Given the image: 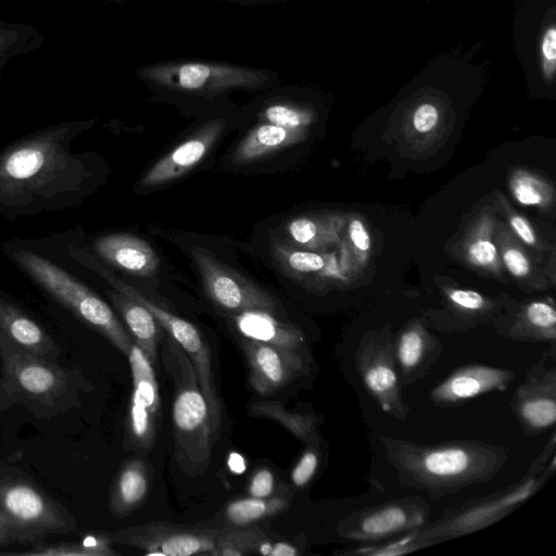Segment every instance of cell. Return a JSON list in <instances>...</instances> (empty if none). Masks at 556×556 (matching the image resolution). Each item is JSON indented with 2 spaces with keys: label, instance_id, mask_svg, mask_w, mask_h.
Instances as JSON below:
<instances>
[{
  "label": "cell",
  "instance_id": "cell-32",
  "mask_svg": "<svg viewBox=\"0 0 556 556\" xmlns=\"http://www.w3.org/2000/svg\"><path fill=\"white\" fill-rule=\"evenodd\" d=\"M424 547L425 546L422 544L415 541L410 531L401 534L399 539L377 544H367L354 548L353 551L345 552L344 554L361 556H396L408 554Z\"/></svg>",
  "mask_w": 556,
  "mask_h": 556
},
{
  "label": "cell",
  "instance_id": "cell-34",
  "mask_svg": "<svg viewBox=\"0 0 556 556\" xmlns=\"http://www.w3.org/2000/svg\"><path fill=\"white\" fill-rule=\"evenodd\" d=\"M320 464V441L306 444V448L294 465L290 478L296 488L307 485L316 475Z\"/></svg>",
  "mask_w": 556,
  "mask_h": 556
},
{
  "label": "cell",
  "instance_id": "cell-38",
  "mask_svg": "<svg viewBox=\"0 0 556 556\" xmlns=\"http://www.w3.org/2000/svg\"><path fill=\"white\" fill-rule=\"evenodd\" d=\"M503 260L507 269L515 277L525 278L531 274L529 258L516 244H507L503 248Z\"/></svg>",
  "mask_w": 556,
  "mask_h": 556
},
{
  "label": "cell",
  "instance_id": "cell-25",
  "mask_svg": "<svg viewBox=\"0 0 556 556\" xmlns=\"http://www.w3.org/2000/svg\"><path fill=\"white\" fill-rule=\"evenodd\" d=\"M339 220L332 215H301L286 225L291 242L305 250H320L337 237Z\"/></svg>",
  "mask_w": 556,
  "mask_h": 556
},
{
  "label": "cell",
  "instance_id": "cell-47",
  "mask_svg": "<svg viewBox=\"0 0 556 556\" xmlns=\"http://www.w3.org/2000/svg\"><path fill=\"white\" fill-rule=\"evenodd\" d=\"M257 552L268 556H296L300 554L294 545L286 542H277L274 544L261 543Z\"/></svg>",
  "mask_w": 556,
  "mask_h": 556
},
{
  "label": "cell",
  "instance_id": "cell-45",
  "mask_svg": "<svg viewBox=\"0 0 556 556\" xmlns=\"http://www.w3.org/2000/svg\"><path fill=\"white\" fill-rule=\"evenodd\" d=\"M542 54L545 61V71L553 73L556 61V29L551 27L546 30L542 40Z\"/></svg>",
  "mask_w": 556,
  "mask_h": 556
},
{
  "label": "cell",
  "instance_id": "cell-37",
  "mask_svg": "<svg viewBox=\"0 0 556 556\" xmlns=\"http://www.w3.org/2000/svg\"><path fill=\"white\" fill-rule=\"evenodd\" d=\"M467 256L473 265L483 268H495L498 265V253L493 241L486 236H476L467 245Z\"/></svg>",
  "mask_w": 556,
  "mask_h": 556
},
{
  "label": "cell",
  "instance_id": "cell-8",
  "mask_svg": "<svg viewBox=\"0 0 556 556\" xmlns=\"http://www.w3.org/2000/svg\"><path fill=\"white\" fill-rule=\"evenodd\" d=\"M0 511L34 545L50 534L77 530L72 513L18 467L0 463Z\"/></svg>",
  "mask_w": 556,
  "mask_h": 556
},
{
  "label": "cell",
  "instance_id": "cell-11",
  "mask_svg": "<svg viewBox=\"0 0 556 556\" xmlns=\"http://www.w3.org/2000/svg\"><path fill=\"white\" fill-rule=\"evenodd\" d=\"M429 516L430 507L422 498L406 496L355 511L342 520L338 530L345 540L378 542L421 529Z\"/></svg>",
  "mask_w": 556,
  "mask_h": 556
},
{
  "label": "cell",
  "instance_id": "cell-36",
  "mask_svg": "<svg viewBox=\"0 0 556 556\" xmlns=\"http://www.w3.org/2000/svg\"><path fill=\"white\" fill-rule=\"evenodd\" d=\"M265 118L269 124L292 129L303 128L311 122V116L307 112L283 104H275L267 108Z\"/></svg>",
  "mask_w": 556,
  "mask_h": 556
},
{
  "label": "cell",
  "instance_id": "cell-5",
  "mask_svg": "<svg viewBox=\"0 0 556 556\" xmlns=\"http://www.w3.org/2000/svg\"><path fill=\"white\" fill-rule=\"evenodd\" d=\"M556 435L552 432L541 453L522 478L492 494L447 509L435 522L412 531L425 547L482 530L513 513L534 495L556 470Z\"/></svg>",
  "mask_w": 556,
  "mask_h": 556
},
{
  "label": "cell",
  "instance_id": "cell-30",
  "mask_svg": "<svg viewBox=\"0 0 556 556\" xmlns=\"http://www.w3.org/2000/svg\"><path fill=\"white\" fill-rule=\"evenodd\" d=\"M288 501L282 497H245L230 502L225 516L229 523L238 527L247 526L282 511Z\"/></svg>",
  "mask_w": 556,
  "mask_h": 556
},
{
  "label": "cell",
  "instance_id": "cell-20",
  "mask_svg": "<svg viewBox=\"0 0 556 556\" xmlns=\"http://www.w3.org/2000/svg\"><path fill=\"white\" fill-rule=\"evenodd\" d=\"M242 338L265 342L308 355L305 336L295 325L279 320L274 314L249 311L230 315Z\"/></svg>",
  "mask_w": 556,
  "mask_h": 556
},
{
  "label": "cell",
  "instance_id": "cell-27",
  "mask_svg": "<svg viewBox=\"0 0 556 556\" xmlns=\"http://www.w3.org/2000/svg\"><path fill=\"white\" fill-rule=\"evenodd\" d=\"M110 535H87L78 541L47 543L43 541L31 545L26 551H1L0 555L21 556H113L117 553L112 548Z\"/></svg>",
  "mask_w": 556,
  "mask_h": 556
},
{
  "label": "cell",
  "instance_id": "cell-7",
  "mask_svg": "<svg viewBox=\"0 0 556 556\" xmlns=\"http://www.w3.org/2000/svg\"><path fill=\"white\" fill-rule=\"evenodd\" d=\"M68 255L74 261L104 279L113 290L146 306L166 333L186 352L197 371L200 388L211 413L214 434L216 439H218L220 433V407L214 386L211 354L205 340L197 327L181 317L162 308L144 294L140 293L136 288L115 276L91 251L71 245L68 248Z\"/></svg>",
  "mask_w": 556,
  "mask_h": 556
},
{
  "label": "cell",
  "instance_id": "cell-16",
  "mask_svg": "<svg viewBox=\"0 0 556 556\" xmlns=\"http://www.w3.org/2000/svg\"><path fill=\"white\" fill-rule=\"evenodd\" d=\"M217 533L172 529L149 525L116 531L110 535L112 542L132 545L147 555L189 556L195 554L214 555Z\"/></svg>",
  "mask_w": 556,
  "mask_h": 556
},
{
  "label": "cell",
  "instance_id": "cell-40",
  "mask_svg": "<svg viewBox=\"0 0 556 556\" xmlns=\"http://www.w3.org/2000/svg\"><path fill=\"white\" fill-rule=\"evenodd\" d=\"M210 75L211 71L204 64H186L179 71V84L186 89H198L204 86Z\"/></svg>",
  "mask_w": 556,
  "mask_h": 556
},
{
  "label": "cell",
  "instance_id": "cell-33",
  "mask_svg": "<svg viewBox=\"0 0 556 556\" xmlns=\"http://www.w3.org/2000/svg\"><path fill=\"white\" fill-rule=\"evenodd\" d=\"M260 544L258 535L253 531L225 533L218 536L214 555L242 556L257 552Z\"/></svg>",
  "mask_w": 556,
  "mask_h": 556
},
{
  "label": "cell",
  "instance_id": "cell-31",
  "mask_svg": "<svg viewBox=\"0 0 556 556\" xmlns=\"http://www.w3.org/2000/svg\"><path fill=\"white\" fill-rule=\"evenodd\" d=\"M39 38L28 25L0 22V64L36 48Z\"/></svg>",
  "mask_w": 556,
  "mask_h": 556
},
{
  "label": "cell",
  "instance_id": "cell-22",
  "mask_svg": "<svg viewBox=\"0 0 556 556\" xmlns=\"http://www.w3.org/2000/svg\"><path fill=\"white\" fill-rule=\"evenodd\" d=\"M109 296L127 326L134 343L144 353L154 366L157 359V343L161 325L152 313L137 301L117 292L108 291Z\"/></svg>",
  "mask_w": 556,
  "mask_h": 556
},
{
  "label": "cell",
  "instance_id": "cell-46",
  "mask_svg": "<svg viewBox=\"0 0 556 556\" xmlns=\"http://www.w3.org/2000/svg\"><path fill=\"white\" fill-rule=\"evenodd\" d=\"M349 235L357 250L367 252L370 249L369 233L359 219L355 218L351 220L349 225Z\"/></svg>",
  "mask_w": 556,
  "mask_h": 556
},
{
  "label": "cell",
  "instance_id": "cell-39",
  "mask_svg": "<svg viewBox=\"0 0 556 556\" xmlns=\"http://www.w3.org/2000/svg\"><path fill=\"white\" fill-rule=\"evenodd\" d=\"M274 492V473L267 468H262L255 471L248 485L249 496L257 498H267L273 496Z\"/></svg>",
  "mask_w": 556,
  "mask_h": 556
},
{
  "label": "cell",
  "instance_id": "cell-43",
  "mask_svg": "<svg viewBox=\"0 0 556 556\" xmlns=\"http://www.w3.org/2000/svg\"><path fill=\"white\" fill-rule=\"evenodd\" d=\"M438 117L437 108L432 104L425 103L415 111L413 124L417 131L427 132L437 125Z\"/></svg>",
  "mask_w": 556,
  "mask_h": 556
},
{
  "label": "cell",
  "instance_id": "cell-3",
  "mask_svg": "<svg viewBox=\"0 0 556 556\" xmlns=\"http://www.w3.org/2000/svg\"><path fill=\"white\" fill-rule=\"evenodd\" d=\"M0 412L22 406L52 419L80 406L88 382L78 369L60 366L14 343L0 330Z\"/></svg>",
  "mask_w": 556,
  "mask_h": 556
},
{
  "label": "cell",
  "instance_id": "cell-15",
  "mask_svg": "<svg viewBox=\"0 0 556 556\" xmlns=\"http://www.w3.org/2000/svg\"><path fill=\"white\" fill-rule=\"evenodd\" d=\"M515 377V371L506 368L467 364L456 367L433 387L429 397L437 407H456L477 396L505 391Z\"/></svg>",
  "mask_w": 556,
  "mask_h": 556
},
{
  "label": "cell",
  "instance_id": "cell-1",
  "mask_svg": "<svg viewBox=\"0 0 556 556\" xmlns=\"http://www.w3.org/2000/svg\"><path fill=\"white\" fill-rule=\"evenodd\" d=\"M88 121L50 125L0 151V216L14 220L78 206L89 194L87 153L73 150Z\"/></svg>",
  "mask_w": 556,
  "mask_h": 556
},
{
  "label": "cell",
  "instance_id": "cell-35",
  "mask_svg": "<svg viewBox=\"0 0 556 556\" xmlns=\"http://www.w3.org/2000/svg\"><path fill=\"white\" fill-rule=\"evenodd\" d=\"M511 191L521 204L541 205L546 200L547 189L538 179L519 174L511 181Z\"/></svg>",
  "mask_w": 556,
  "mask_h": 556
},
{
  "label": "cell",
  "instance_id": "cell-12",
  "mask_svg": "<svg viewBox=\"0 0 556 556\" xmlns=\"http://www.w3.org/2000/svg\"><path fill=\"white\" fill-rule=\"evenodd\" d=\"M132 376V396L127 417L129 441L149 448L154 443L161 417V397L153 365L134 343L128 354Z\"/></svg>",
  "mask_w": 556,
  "mask_h": 556
},
{
  "label": "cell",
  "instance_id": "cell-13",
  "mask_svg": "<svg viewBox=\"0 0 556 556\" xmlns=\"http://www.w3.org/2000/svg\"><path fill=\"white\" fill-rule=\"evenodd\" d=\"M544 357L527 370L511 396L510 406L525 435H536L556 422V370Z\"/></svg>",
  "mask_w": 556,
  "mask_h": 556
},
{
  "label": "cell",
  "instance_id": "cell-6",
  "mask_svg": "<svg viewBox=\"0 0 556 556\" xmlns=\"http://www.w3.org/2000/svg\"><path fill=\"white\" fill-rule=\"evenodd\" d=\"M7 254L53 300L128 356L134 344L129 332L93 290L71 273L29 249L10 248Z\"/></svg>",
  "mask_w": 556,
  "mask_h": 556
},
{
  "label": "cell",
  "instance_id": "cell-10",
  "mask_svg": "<svg viewBox=\"0 0 556 556\" xmlns=\"http://www.w3.org/2000/svg\"><path fill=\"white\" fill-rule=\"evenodd\" d=\"M355 362L363 386L380 409L405 420L409 407L403 400L394 340L382 333L365 337L356 351Z\"/></svg>",
  "mask_w": 556,
  "mask_h": 556
},
{
  "label": "cell",
  "instance_id": "cell-18",
  "mask_svg": "<svg viewBox=\"0 0 556 556\" xmlns=\"http://www.w3.org/2000/svg\"><path fill=\"white\" fill-rule=\"evenodd\" d=\"M91 252L105 263L138 277L153 276L160 265L150 244L130 233H108L94 239Z\"/></svg>",
  "mask_w": 556,
  "mask_h": 556
},
{
  "label": "cell",
  "instance_id": "cell-21",
  "mask_svg": "<svg viewBox=\"0 0 556 556\" xmlns=\"http://www.w3.org/2000/svg\"><path fill=\"white\" fill-rule=\"evenodd\" d=\"M0 330L14 343L45 359L55 362L59 343L15 304L0 298Z\"/></svg>",
  "mask_w": 556,
  "mask_h": 556
},
{
  "label": "cell",
  "instance_id": "cell-48",
  "mask_svg": "<svg viewBox=\"0 0 556 556\" xmlns=\"http://www.w3.org/2000/svg\"><path fill=\"white\" fill-rule=\"evenodd\" d=\"M5 63H1L0 64V81H1V73H2V68L4 67Z\"/></svg>",
  "mask_w": 556,
  "mask_h": 556
},
{
  "label": "cell",
  "instance_id": "cell-44",
  "mask_svg": "<svg viewBox=\"0 0 556 556\" xmlns=\"http://www.w3.org/2000/svg\"><path fill=\"white\" fill-rule=\"evenodd\" d=\"M508 219L514 231L525 243L529 245L536 244L538 239L535 232L526 218L513 212Z\"/></svg>",
  "mask_w": 556,
  "mask_h": 556
},
{
  "label": "cell",
  "instance_id": "cell-17",
  "mask_svg": "<svg viewBox=\"0 0 556 556\" xmlns=\"http://www.w3.org/2000/svg\"><path fill=\"white\" fill-rule=\"evenodd\" d=\"M223 121L205 124L169 153L160 159L140 178L141 188H153L173 181L198 165L217 141L224 130Z\"/></svg>",
  "mask_w": 556,
  "mask_h": 556
},
{
  "label": "cell",
  "instance_id": "cell-26",
  "mask_svg": "<svg viewBox=\"0 0 556 556\" xmlns=\"http://www.w3.org/2000/svg\"><path fill=\"white\" fill-rule=\"evenodd\" d=\"M508 337L520 341L552 342L556 339V312L553 305L535 301L528 304L511 326Z\"/></svg>",
  "mask_w": 556,
  "mask_h": 556
},
{
  "label": "cell",
  "instance_id": "cell-2",
  "mask_svg": "<svg viewBox=\"0 0 556 556\" xmlns=\"http://www.w3.org/2000/svg\"><path fill=\"white\" fill-rule=\"evenodd\" d=\"M381 443L399 481L433 500L492 480L508 460V448L482 441L420 444L382 437Z\"/></svg>",
  "mask_w": 556,
  "mask_h": 556
},
{
  "label": "cell",
  "instance_id": "cell-29",
  "mask_svg": "<svg viewBox=\"0 0 556 556\" xmlns=\"http://www.w3.org/2000/svg\"><path fill=\"white\" fill-rule=\"evenodd\" d=\"M269 252L277 266L294 278L300 279L328 268L324 255L309 250L294 249L279 238L269 241Z\"/></svg>",
  "mask_w": 556,
  "mask_h": 556
},
{
  "label": "cell",
  "instance_id": "cell-41",
  "mask_svg": "<svg viewBox=\"0 0 556 556\" xmlns=\"http://www.w3.org/2000/svg\"><path fill=\"white\" fill-rule=\"evenodd\" d=\"M451 302L465 312H479L485 306L483 296L471 290L453 289L447 291Z\"/></svg>",
  "mask_w": 556,
  "mask_h": 556
},
{
  "label": "cell",
  "instance_id": "cell-24",
  "mask_svg": "<svg viewBox=\"0 0 556 556\" xmlns=\"http://www.w3.org/2000/svg\"><path fill=\"white\" fill-rule=\"evenodd\" d=\"M150 485L149 470L139 459L125 463L117 472L110 494V510L122 518L130 514L146 498Z\"/></svg>",
  "mask_w": 556,
  "mask_h": 556
},
{
  "label": "cell",
  "instance_id": "cell-9",
  "mask_svg": "<svg viewBox=\"0 0 556 556\" xmlns=\"http://www.w3.org/2000/svg\"><path fill=\"white\" fill-rule=\"evenodd\" d=\"M190 253L205 294L215 306L230 315L249 311L278 314L280 305L277 299L258 285L226 266L200 245H193Z\"/></svg>",
  "mask_w": 556,
  "mask_h": 556
},
{
  "label": "cell",
  "instance_id": "cell-4",
  "mask_svg": "<svg viewBox=\"0 0 556 556\" xmlns=\"http://www.w3.org/2000/svg\"><path fill=\"white\" fill-rule=\"evenodd\" d=\"M162 359L174 383L173 429L175 459L182 471L197 476L206 470L217 440L197 371L186 352L167 334Z\"/></svg>",
  "mask_w": 556,
  "mask_h": 556
},
{
  "label": "cell",
  "instance_id": "cell-14",
  "mask_svg": "<svg viewBox=\"0 0 556 556\" xmlns=\"http://www.w3.org/2000/svg\"><path fill=\"white\" fill-rule=\"evenodd\" d=\"M254 391L269 395L289 384L308 365L309 355L241 337Z\"/></svg>",
  "mask_w": 556,
  "mask_h": 556
},
{
  "label": "cell",
  "instance_id": "cell-28",
  "mask_svg": "<svg viewBox=\"0 0 556 556\" xmlns=\"http://www.w3.org/2000/svg\"><path fill=\"white\" fill-rule=\"evenodd\" d=\"M250 409L256 416L276 420L305 444L320 441L319 426L323 422V416L292 413L277 402L255 403Z\"/></svg>",
  "mask_w": 556,
  "mask_h": 556
},
{
  "label": "cell",
  "instance_id": "cell-23",
  "mask_svg": "<svg viewBox=\"0 0 556 556\" xmlns=\"http://www.w3.org/2000/svg\"><path fill=\"white\" fill-rule=\"evenodd\" d=\"M306 132L303 128L292 129L274 124H263L254 128L237 146L231 161L242 165L257 162L279 150L303 141Z\"/></svg>",
  "mask_w": 556,
  "mask_h": 556
},
{
  "label": "cell",
  "instance_id": "cell-19",
  "mask_svg": "<svg viewBox=\"0 0 556 556\" xmlns=\"http://www.w3.org/2000/svg\"><path fill=\"white\" fill-rule=\"evenodd\" d=\"M394 354L402 386L421 379L442 354V345L419 323L404 328L394 340Z\"/></svg>",
  "mask_w": 556,
  "mask_h": 556
},
{
  "label": "cell",
  "instance_id": "cell-42",
  "mask_svg": "<svg viewBox=\"0 0 556 556\" xmlns=\"http://www.w3.org/2000/svg\"><path fill=\"white\" fill-rule=\"evenodd\" d=\"M16 543L34 545V541L0 511V547Z\"/></svg>",
  "mask_w": 556,
  "mask_h": 556
}]
</instances>
